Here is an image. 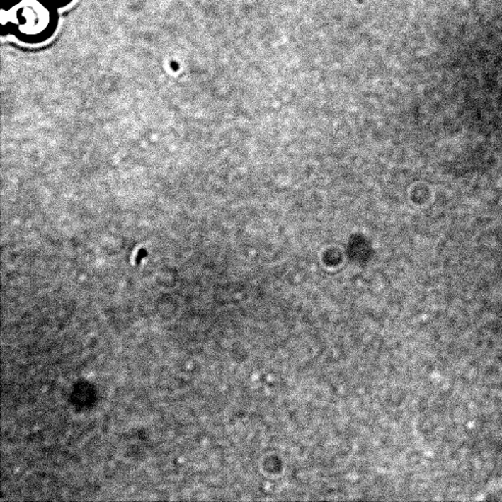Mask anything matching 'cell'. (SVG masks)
<instances>
[{"mask_svg": "<svg viewBox=\"0 0 502 502\" xmlns=\"http://www.w3.org/2000/svg\"><path fill=\"white\" fill-rule=\"evenodd\" d=\"M59 26V9L47 0H1V37L12 35L25 45L48 42Z\"/></svg>", "mask_w": 502, "mask_h": 502, "instance_id": "6da1fadb", "label": "cell"}, {"mask_svg": "<svg viewBox=\"0 0 502 502\" xmlns=\"http://www.w3.org/2000/svg\"><path fill=\"white\" fill-rule=\"evenodd\" d=\"M48 2L55 5L58 9L66 8L69 5L72 4L75 0H47Z\"/></svg>", "mask_w": 502, "mask_h": 502, "instance_id": "7a4b0ae2", "label": "cell"}]
</instances>
